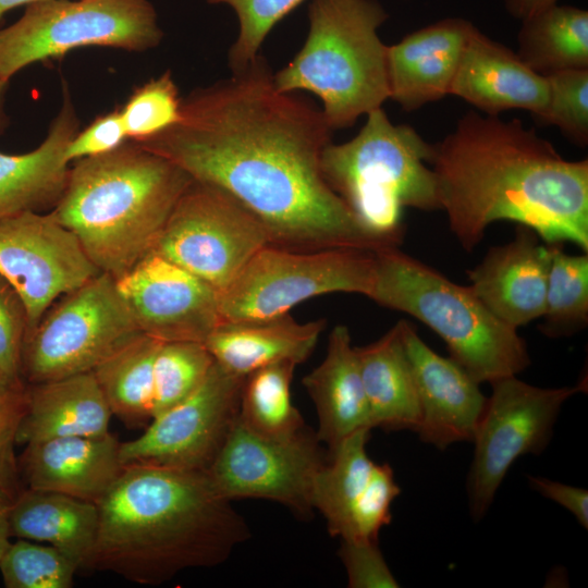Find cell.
I'll list each match as a JSON object with an SVG mask.
<instances>
[{
	"instance_id": "d590c367",
	"label": "cell",
	"mask_w": 588,
	"mask_h": 588,
	"mask_svg": "<svg viewBox=\"0 0 588 588\" xmlns=\"http://www.w3.org/2000/svg\"><path fill=\"white\" fill-rule=\"evenodd\" d=\"M547 106L539 121L556 126L577 146L588 144V69L561 71L546 76Z\"/></svg>"
},
{
	"instance_id": "5bb4252c",
	"label": "cell",
	"mask_w": 588,
	"mask_h": 588,
	"mask_svg": "<svg viewBox=\"0 0 588 588\" xmlns=\"http://www.w3.org/2000/svg\"><path fill=\"white\" fill-rule=\"evenodd\" d=\"M244 379L215 362L189 396L154 417L139 437L121 442L122 464L206 471L238 417Z\"/></svg>"
},
{
	"instance_id": "ffe728a7",
	"label": "cell",
	"mask_w": 588,
	"mask_h": 588,
	"mask_svg": "<svg viewBox=\"0 0 588 588\" xmlns=\"http://www.w3.org/2000/svg\"><path fill=\"white\" fill-rule=\"evenodd\" d=\"M471 22L449 17L417 29L387 48L389 99L415 111L450 95Z\"/></svg>"
},
{
	"instance_id": "4dcf8cb0",
	"label": "cell",
	"mask_w": 588,
	"mask_h": 588,
	"mask_svg": "<svg viewBox=\"0 0 588 588\" xmlns=\"http://www.w3.org/2000/svg\"><path fill=\"white\" fill-rule=\"evenodd\" d=\"M296 366L290 360L279 362L245 377L238 418L246 427L272 439L291 438L307 428L291 399Z\"/></svg>"
},
{
	"instance_id": "83f0119b",
	"label": "cell",
	"mask_w": 588,
	"mask_h": 588,
	"mask_svg": "<svg viewBox=\"0 0 588 588\" xmlns=\"http://www.w3.org/2000/svg\"><path fill=\"white\" fill-rule=\"evenodd\" d=\"M161 343L138 332L91 370L112 415L127 427L152 419L154 366Z\"/></svg>"
},
{
	"instance_id": "9c48e42d",
	"label": "cell",
	"mask_w": 588,
	"mask_h": 588,
	"mask_svg": "<svg viewBox=\"0 0 588 588\" xmlns=\"http://www.w3.org/2000/svg\"><path fill=\"white\" fill-rule=\"evenodd\" d=\"M375 271V250L303 252L269 244L219 294L221 320L231 323L277 318L307 298L334 292L369 297Z\"/></svg>"
},
{
	"instance_id": "8fae6325",
	"label": "cell",
	"mask_w": 588,
	"mask_h": 588,
	"mask_svg": "<svg viewBox=\"0 0 588 588\" xmlns=\"http://www.w3.org/2000/svg\"><path fill=\"white\" fill-rule=\"evenodd\" d=\"M270 237L262 222L224 189L193 180L152 250L219 294Z\"/></svg>"
},
{
	"instance_id": "f546056e",
	"label": "cell",
	"mask_w": 588,
	"mask_h": 588,
	"mask_svg": "<svg viewBox=\"0 0 588 588\" xmlns=\"http://www.w3.org/2000/svg\"><path fill=\"white\" fill-rule=\"evenodd\" d=\"M370 430H359L329 453L316 475L313 506L332 537L346 538L352 513L369 482L375 462L367 454Z\"/></svg>"
},
{
	"instance_id": "9a60e30c",
	"label": "cell",
	"mask_w": 588,
	"mask_h": 588,
	"mask_svg": "<svg viewBox=\"0 0 588 588\" xmlns=\"http://www.w3.org/2000/svg\"><path fill=\"white\" fill-rule=\"evenodd\" d=\"M98 273L74 233L51 211L0 219V275L25 305L26 340L59 296Z\"/></svg>"
},
{
	"instance_id": "ba28073f",
	"label": "cell",
	"mask_w": 588,
	"mask_h": 588,
	"mask_svg": "<svg viewBox=\"0 0 588 588\" xmlns=\"http://www.w3.org/2000/svg\"><path fill=\"white\" fill-rule=\"evenodd\" d=\"M163 37L149 0H46L0 29V79L71 50L98 46L146 51Z\"/></svg>"
},
{
	"instance_id": "cb8c5ba5",
	"label": "cell",
	"mask_w": 588,
	"mask_h": 588,
	"mask_svg": "<svg viewBox=\"0 0 588 588\" xmlns=\"http://www.w3.org/2000/svg\"><path fill=\"white\" fill-rule=\"evenodd\" d=\"M317 413L318 440L333 451L353 433L372 429L355 346L347 327L335 326L323 360L302 380Z\"/></svg>"
},
{
	"instance_id": "5b68a950",
	"label": "cell",
	"mask_w": 588,
	"mask_h": 588,
	"mask_svg": "<svg viewBox=\"0 0 588 588\" xmlns=\"http://www.w3.org/2000/svg\"><path fill=\"white\" fill-rule=\"evenodd\" d=\"M308 19L304 46L273 84L319 97L332 131L351 127L389 99L388 46L378 36L388 13L377 0H313Z\"/></svg>"
},
{
	"instance_id": "d6986e66",
	"label": "cell",
	"mask_w": 588,
	"mask_h": 588,
	"mask_svg": "<svg viewBox=\"0 0 588 588\" xmlns=\"http://www.w3.org/2000/svg\"><path fill=\"white\" fill-rule=\"evenodd\" d=\"M120 444L111 432L28 443L17 456L23 487L60 492L97 504L124 468Z\"/></svg>"
},
{
	"instance_id": "7dc6e473",
	"label": "cell",
	"mask_w": 588,
	"mask_h": 588,
	"mask_svg": "<svg viewBox=\"0 0 588 588\" xmlns=\"http://www.w3.org/2000/svg\"><path fill=\"white\" fill-rule=\"evenodd\" d=\"M46 0H0V19L10 10Z\"/></svg>"
},
{
	"instance_id": "7bdbcfd3",
	"label": "cell",
	"mask_w": 588,
	"mask_h": 588,
	"mask_svg": "<svg viewBox=\"0 0 588 588\" xmlns=\"http://www.w3.org/2000/svg\"><path fill=\"white\" fill-rule=\"evenodd\" d=\"M531 489L569 511L577 522L588 528V491L543 477H528Z\"/></svg>"
},
{
	"instance_id": "277c9868",
	"label": "cell",
	"mask_w": 588,
	"mask_h": 588,
	"mask_svg": "<svg viewBox=\"0 0 588 588\" xmlns=\"http://www.w3.org/2000/svg\"><path fill=\"white\" fill-rule=\"evenodd\" d=\"M192 182L171 160L127 139L74 161L51 212L97 269L118 279L152 250Z\"/></svg>"
},
{
	"instance_id": "7c38bea8",
	"label": "cell",
	"mask_w": 588,
	"mask_h": 588,
	"mask_svg": "<svg viewBox=\"0 0 588 588\" xmlns=\"http://www.w3.org/2000/svg\"><path fill=\"white\" fill-rule=\"evenodd\" d=\"M491 385L473 438L475 452L467 483L470 514L476 520L488 511L512 464L522 455L544 450L562 405L584 391L586 382L546 389L511 376Z\"/></svg>"
},
{
	"instance_id": "74e56055",
	"label": "cell",
	"mask_w": 588,
	"mask_h": 588,
	"mask_svg": "<svg viewBox=\"0 0 588 588\" xmlns=\"http://www.w3.org/2000/svg\"><path fill=\"white\" fill-rule=\"evenodd\" d=\"M401 489L389 464L375 463L367 488L351 517L346 538L377 541L379 531L391 522V505Z\"/></svg>"
},
{
	"instance_id": "f1b7e54d",
	"label": "cell",
	"mask_w": 588,
	"mask_h": 588,
	"mask_svg": "<svg viewBox=\"0 0 588 588\" xmlns=\"http://www.w3.org/2000/svg\"><path fill=\"white\" fill-rule=\"evenodd\" d=\"M522 21L516 53L532 71L548 76L588 69L586 10L555 3Z\"/></svg>"
},
{
	"instance_id": "484cf974",
	"label": "cell",
	"mask_w": 588,
	"mask_h": 588,
	"mask_svg": "<svg viewBox=\"0 0 588 588\" xmlns=\"http://www.w3.org/2000/svg\"><path fill=\"white\" fill-rule=\"evenodd\" d=\"M97 504L60 492L24 488L13 501L11 536L45 542L88 568L97 540Z\"/></svg>"
},
{
	"instance_id": "44dd1931",
	"label": "cell",
	"mask_w": 588,
	"mask_h": 588,
	"mask_svg": "<svg viewBox=\"0 0 588 588\" xmlns=\"http://www.w3.org/2000/svg\"><path fill=\"white\" fill-rule=\"evenodd\" d=\"M548 82L516 52L474 28L464 49L450 95L487 113L526 110L537 119L548 101Z\"/></svg>"
},
{
	"instance_id": "60d3db41",
	"label": "cell",
	"mask_w": 588,
	"mask_h": 588,
	"mask_svg": "<svg viewBox=\"0 0 588 588\" xmlns=\"http://www.w3.org/2000/svg\"><path fill=\"white\" fill-rule=\"evenodd\" d=\"M127 140L121 110L98 115L83 131H78L65 150L68 162L111 151Z\"/></svg>"
},
{
	"instance_id": "e0dca14e",
	"label": "cell",
	"mask_w": 588,
	"mask_h": 588,
	"mask_svg": "<svg viewBox=\"0 0 588 588\" xmlns=\"http://www.w3.org/2000/svg\"><path fill=\"white\" fill-rule=\"evenodd\" d=\"M402 336L420 404V421L415 432L422 442L440 450L473 441L487 402L479 383L451 357L432 351L405 320H402Z\"/></svg>"
},
{
	"instance_id": "7402d4cb",
	"label": "cell",
	"mask_w": 588,
	"mask_h": 588,
	"mask_svg": "<svg viewBox=\"0 0 588 588\" xmlns=\"http://www.w3.org/2000/svg\"><path fill=\"white\" fill-rule=\"evenodd\" d=\"M78 131L79 119L63 82L62 103L45 139L25 154L0 151V219L56 206L70 171L65 150Z\"/></svg>"
},
{
	"instance_id": "8d00e7d4",
	"label": "cell",
	"mask_w": 588,
	"mask_h": 588,
	"mask_svg": "<svg viewBox=\"0 0 588 588\" xmlns=\"http://www.w3.org/2000/svg\"><path fill=\"white\" fill-rule=\"evenodd\" d=\"M228 4L238 19V35L229 51L232 72L253 62L272 27L304 0H206Z\"/></svg>"
},
{
	"instance_id": "4fadbf2b",
	"label": "cell",
	"mask_w": 588,
	"mask_h": 588,
	"mask_svg": "<svg viewBox=\"0 0 588 588\" xmlns=\"http://www.w3.org/2000/svg\"><path fill=\"white\" fill-rule=\"evenodd\" d=\"M320 443L308 428L291 438L272 439L237 417L206 474L230 501L265 499L306 516L314 510L316 475L328 460Z\"/></svg>"
},
{
	"instance_id": "836d02e7",
	"label": "cell",
	"mask_w": 588,
	"mask_h": 588,
	"mask_svg": "<svg viewBox=\"0 0 588 588\" xmlns=\"http://www.w3.org/2000/svg\"><path fill=\"white\" fill-rule=\"evenodd\" d=\"M76 563L50 544L27 539L11 542L0 559L7 588H71L78 571Z\"/></svg>"
},
{
	"instance_id": "6da1fadb",
	"label": "cell",
	"mask_w": 588,
	"mask_h": 588,
	"mask_svg": "<svg viewBox=\"0 0 588 588\" xmlns=\"http://www.w3.org/2000/svg\"><path fill=\"white\" fill-rule=\"evenodd\" d=\"M232 73L182 98L174 124L133 142L231 194L262 222L270 245L397 246L368 231L326 182L321 154L333 131L321 109L278 90L261 54Z\"/></svg>"
},
{
	"instance_id": "ee69618b",
	"label": "cell",
	"mask_w": 588,
	"mask_h": 588,
	"mask_svg": "<svg viewBox=\"0 0 588 588\" xmlns=\"http://www.w3.org/2000/svg\"><path fill=\"white\" fill-rule=\"evenodd\" d=\"M556 2L558 0H504V5L512 16L523 20Z\"/></svg>"
},
{
	"instance_id": "603a6c76",
	"label": "cell",
	"mask_w": 588,
	"mask_h": 588,
	"mask_svg": "<svg viewBox=\"0 0 588 588\" xmlns=\"http://www.w3.org/2000/svg\"><path fill=\"white\" fill-rule=\"evenodd\" d=\"M108 402L93 373L81 372L26 384V406L16 445L59 437H100L110 432Z\"/></svg>"
},
{
	"instance_id": "30bf717a",
	"label": "cell",
	"mask_w": 588,
	"mask_h": 588,
	"mask_svg": "<svg viewBox=\"0 0 588 588\" xmlns=\"http://www.w3.org/2000/svg\"><path fill=\"white\" fill-rule=\"evenodd\" d=\"M138 332L115 278L100 272L45 314L25 341L23 379L34 384L91 371Z\"/></svg>"
},
{
	"instance_id": "1f68e13d",
	"label": "cell",
	"mask_w": 588,
	"mask_h": 588,
	"mask_svg": "<svg viewBox=\"0 0 588 588\" xmlns=\"http://www.w3.org/2000/svg\"><path fill=\"white\" fill-rule=\"evenodd\" d=\"M550 268L543 322L548 338L571 336L588 323V256L568 255L563 244H548Z\"/></svg>"
},
{
	"instance_id": "b9f144b4",
	"label": "cell",
	"mask_w": 588,
	"mask_h": 588,
	"mask_svg": "<svg viewBox=\"0 0 588 588\" xmlns=\"http://www.w3.org/2000/svg\"><path fill=\"white\" fill-rule=\"evenodd\" d=\"M26 406L25 396L0 409V488L13 500L24 489L14 448L16 430Z\"/></svg>"
},
{
	"instance_id": "f35d334b",
	"label": "cell",
	"mask_w": 588,
	"mask_h": 588,
	"mask_svg": "<svg viewBox=\"0 0 588 588\" xmlns=\"http://www.w3.org/2000/svg\"><path fill=\"white\" fill-rule=\"evenodd\" d=\"M27 334L25 305L11 284L0 275V381L25 387L22 355Z\"/></svg>"
},
{
	"instance_id": "ac0fdd59",
	"label": "cell",
	"mask_w": 588,
	"mask_h": 588,
	"mask_svg": "<svg viewBox=\"0 0 588 588\" xmlns=\"http://www.w3.org/2000/svg\"><path fill=\"white\" fill-rule=\"evenodd\" d=\"M539 238L531 229L517 224L512 241L491 247L468 271L473 292L514 329L544 313L551 254L549 245Z\"/></svg>"
},
{
	"instance_id": "8992f818",
	"label": "cell",
	"mask_w": 588,
	"mask_h": 588,
	"mask_svg": "<svg viewBox=\"0 0 588 588\" xmlns=\"http://www.w3.org/2000/svg\"><path fill=\"white\" fill-rule=\"evenodd\" d=\"M369 298L406 313L436 332L450 357L479 384L516 376L530 365L516 329L494 316L469 286L452 282L397 246L375 250Z\"/></svg>"
},
{
	"instance_id": "52a82bcc",
	"label": "cell",
	"mask_w": 588,
	"mask_h": 588,
	"mask_svg": "<svg viewBox=\"0 0 588 588\" xmlns=\"http://www.w3.org/2000/svg\"><path fill=\"white\" fill-rule=\"evenodd\" d=\"M366 115L355 137L324 147L321 172L368 231L399 245L404 208L441 209L436 173L426 164L433 145L411 125L393 124L382 108Z\"/></svg>"
},
{
	"instance_id": "4316f807",
	"label": "cell",
	"mask_w": 588,
	"mask_h": 588,
	"mask_svg": "<svg viewBox=\"0 0 588 588\" xmlns=\"http://www.w3.org/2000/svg\"><path fill=\"white\" fill-rule=\"evenodd\" d=\"M355 351L372 428L416 431L420 404L403 342L402 320L376 342L355 346Z\"/></svg>"
},
{
	"instance_id": "d4e9b609",
	"label": "cell",
	"mask_w": 588,
	"mask_h": 588,
	"mask_svg": "<svg viewBox=\"0 0 588 588\" xmlns=\"http://www.w3.org/2000/svg\"><path fill=\"white\" fill-rule=\"evenodd\" d=\"M326 321L296 322L289 314L260 321L221 323L204 342L216 363L246 377L279 362L304 363Z\"/></svg>"
},
{
	"instance_id": "7a4b0ae2",
	"label": "cell",
	"mask_w": 588,
	"mask_h": 588,
	"mask_svg": "<svg viewBox=\"0 0 588 588\" xmlns=\"http://www.w3.org/2000/svg\"><path fill=\"white\" fill-rule=\"evenodd\" d=\"M441 209L466 252L495 221L525 225L546 244L588 252V160L564 159L517 119L463 115L433 145Z\"/></svg>"
},
{
	"instance_id": "ab89813d",
	"label": "cell",
	"mask_w": 588,
	"mask_h": 588,
	"mask_svg": "<svg viewBox=\"0 0 588 588\" xmlns=\"http://www.w3.org/2000/svg\"><path fill=\"white\" fill-rule=\"evenodd\" d=\"M339 556L351 588H397V580L390 571L377 541L341 540Z\"/></svg>"
},
{
	"instance_id": "f6af8a7d",
	"label": "cell",
	"mask_w": 588,
	"mask_h": 588,
	"mask_svg": "<svg viewBox=\"0 0 588 588\" xmlns=\"http://www.w3.org/2000/svg\"><path fill=\"white\" fill-rule=\"evenodd\" d=\"M13 499L0 488V559L11 543L10 514Z\"/></svg>"
},
{
	"instance_id": "e575fe53",
	"label": "cell",
	"mask_w": 588,
	"mask_h": 588,
	"mask_svg": "<svg viewBox=\"0 0 588 588\" xmlns=\"http://www.w3.org/2000/svg\"><path fill=\"white\" fill-rule=\"evenodd\" d=\"M181 100L171 71L137 86L120 107L128 140H144L174 124Z\"/></svg>"
},
{
	"instance_id": "bcb514c9",
	"label": "cell",
	"mask_w": 588,
	"mask_h": 588,
	"mask_svg": "<svg viewBox=\"0 0 588 588\" xmlns=\"http://www.w3.org/2000/svg\"><path fill=\"white\" fill-rule=\"evenodd\" d=\"M9 83L0 79V136L3 135L9 126V115L5 110V91Z\"/></svg>"
},
{
	"instance_id": "d6a6232c",
	"label": "cell",
	"mask_w": 588,
	"mask_h": 588,
	"mask_svg": "<svg viewBox=\"0 0 588 588\" xmlns=\"http://www.w3.org/2000/svg\"><path fill=\"white\" fill-rule=\"evenodd\" d=\"M213 364L203 342H162L154 366L152 418L189 396Z\"/></svg>"
},
{
	"instance_id": "2e32d148",
	"label": "cell",
	"mask_w": 588,
	"mask_h": 588,
	"mask_svg": "<svg viewBox=\"0 0 588 588\" xmlns=\"http://www.w3.org/2000/svg\"><path fill=\"white\" fill-rule=\"evenodd\" d=\"M115 282L138 330L161 342L204 343L222 323L219 293L155 253Z\"/></svg>"
},
{
	"instance_id": "3957f363",
	"label": "cell",
	"mask_w": 588,
	"mask_h": 588,
	"mask_svg": "<svg viewBox=\"0 0 588 588\" xmlns=\"http://www.w3.org/2000/svg\"><path fill=\"white\" fill-rule=\"evenodd\" d=\"M206 471L127 465L97 503L88 568L162 585L189 568L213 567L250 538L244 517Z\"/></svg>"
}]
</instances>
